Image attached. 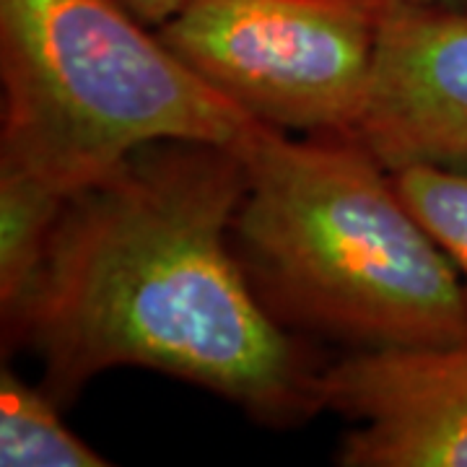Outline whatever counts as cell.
Masks as SVG:
<instances>
[{"mask_svg": "<svg viewBox=\"0 0 467 467\" xmlns=\"http://www.w3.org/2000/svg\"><path fill=\"white\" fill-rule=\"evenodd\" d=\"M418 3H436V5H450V8H467V0H418Z\"/></svg>", "mask_w": 467, "mask_h": 467, "instance_id": "cell-11", "label": "cell"}, {"mask_svg": "<svg viewBox=\"0 0 467 467\" xmlns=\"http://www.w3.org/2000/svg\"><path fill=\"white\" fill-rule=\"evenodd\" d=\"M244 190L236 146L138 149L67 198L26 296L3 319L5 348L32 350L60 405L135 367L275 429L322 413L325 364L267 312L234 250Z\"/></svg>", "mask_w": 467, "mask_h": 467, "instance_id": "cell-1", "label": "cell"}, {"mask_svg": "<svg viewBox=\"0 0 467 467\" xmlns=\"http://www.w3.org/2000/svg\"><path fill=\"white\" fill-rule=\"evenodd\" d=\"M0 164L66 198L143 146H236L254 122L122 0H0Z\"/></svg>", "mask_w": 467, "mask_h": 467, "instance_id": "cell-3", "label": "cell"}, {"mask_svg": "<svg viewBox=\"0 0 467 467\" xmlns=\"http://www.w3.org/2000/svg\"><path fill=\"white\" fill-rule=\"evenodd\" d=\"M236 150L234 250L284 327L348 350L467 337L462 275L356 135L294 138L254 119Z\"/></svg>", "mask_w": 467, "mask_h": 467, "instance_id": "cell-2", "label": "cell"}, {"mask_svg": "<svg viewBox=\"0 0 467 467\" xmlns=\"http://www.w3.org/2000/svg\"><path fill=\"white\" fill-rule=\"evenodd\" d=\"M135 16L149 26H161L167 18H171L184 5V0H122Z\"/></svg>", "mask_w": 467, "mask_h": 467, "instance_id": "cell-10", "label": "cell"}, {"mask_svg": "<svg viewBox=\"0 0 467 467\" xmlns=\"http://www.w3.org/2000/svg\"><path fill=\"white\" fill-rule=\"evenodd\" d=\"M60 402L39 384L24 382L14 368L0 371V465L101 467L99 451L73 434L57 413Z\"/></svg>", "mask_w": 467, "mask_h": 467, "instance_id": "cell-8", "label": "cell"}, {"mask_svg": "<svg viewBox=\"0 0 467 467\" xmlns=\"http://www.w3.org/2000/svg\"><path fill=\"white\" fill-rule=\"evenodd\" d=\"M353 135L389 171H467V8L387 3Z\"/></svg>", "mask_w": 467, "mask_h": 467, "instance_id": "cell-6", "label": "cell"}, {"mask_svg": "<svg viewBox=\"0 0 467 467\" xmlns=\"http://www.w3.org/2000/svg\"><path fill=\"white\" fill-rule=\"evenodd\" d=\"M392 182L408 208L447 252L467 288V171L436 167H405Z\"/></svg>", "mask_w": 467, "mask_h": 467, "instance_id": "cell-9", "label": "cell"}, {"mask_svg": "<svg viewBox=\"0 0 467 467\" xmlns=\"http://www.w3.org/2000/svg\"><path fill=\"white\" fill-rule=\"evenodd\" d=\"M389 0H184L156 26L177 57L252 119L353 135Z\"/></svg>", "mask_w": 467, "mask_h": 467, "instance_id": "cell-4", "label": "cell"}, {"mask_svg": "<svg viewBox=\"0 0 467 467\" xmlns=\"http://www.w3.org/2000/svg\"><path fill=\"white\" fill-rule=\"evenodd\" d=\"M67 198L16 167L0 164V317L26 296Z\"/></svg>", "mask_w": 467, "mask_h": 467, "instance_id": "cell-7", "label": "cell"}, {"mask_svg": "<svg viewBox=\"0 0 467 467\" xmlns=\"http://www.w3.org/2000/svg\"><path fill=\"white\" fill-rule=\"evenodd\" d=\"M322 402L350 423L337 465L467 467V337L348 350L325 364Z\"/></svg>", "mask_w": 467, "mask_h": 467, "instance_id": "cell-5", "label": "cell"}]
</instances>
